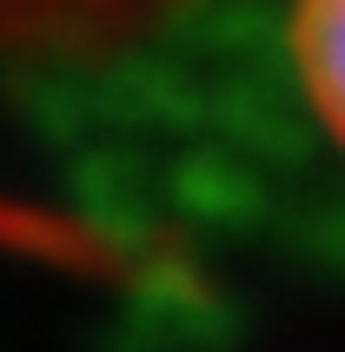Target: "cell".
<instances>
[{
	"label": "cell",
	"instance_id": "obj_1",
	"mask_svg": "<svg viewBox=\"0 0 345 352\" xmlns=\"http://www.w3.org/2000/svg\"><path fill=\"white\" fill-rule=\"evenodd\" d=\"M292 60L319 120L345 146V0H292Z\"/></svg>",
	"mask_w": 345,
	"mask_h": 352
},
{
	"label": "cell",
	"instance_id": "obj_2",
	"mask_svg": "<svg viewBox=\"0 0 345 352\" xmlns=\"http://www.w3.org/2000/svg\"><path fill=\"white\" fill-rule=\"evenodd\" d=\"M153 0H0V40H54L140 20Z\"/></svg>",
	"mask_w": 345,
	"mask_h": 352
}]
</instances>
